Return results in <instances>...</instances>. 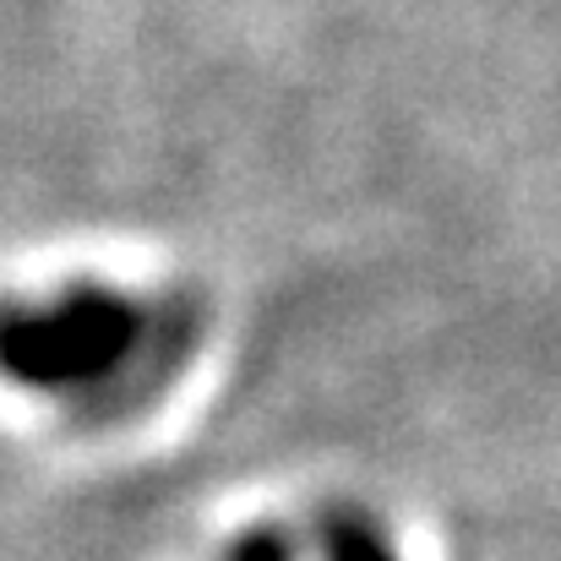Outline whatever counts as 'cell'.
I'll use <instances>...</instances> for the list:
<instances>
[{
	"mask_svg": "<svg viewBox=\"0 0 561 561\" xmlns=\"http://www.w3.org/2000/svg\"><path fill=\"white\" fill-rule=\"evenodd\" d=\"M142 317L126 300L77 295L55 311H27L0 328V366L22 381H88L126 360Z\"/></svg>",
	"mask_w": 561,
	"mask_h": 561,
	"instance_id": "cell-1",
	"label": "cell"
}]
</instances>
